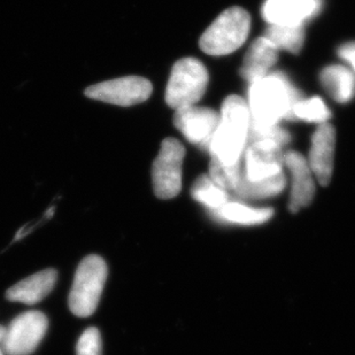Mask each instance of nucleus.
<instances>
[{"instance_id":"obj_1","label":"nucleus","mask_w":355,"mask_h":355,"mask_svg":"<svg viewBox=\"0 0 355 355\" xmlns=\"http://www.w3.org/2000/svg\"><path fill=\"white\" fill-rule=\"evenodd\" d=\"M248 99L251 121L260 125H277L281 119H292V107L299 101L298 92L282 74L252 83Z\"/></svg>"},{"instance_id":"obj_2","label":"nucleus","mask_w":355,"mask_h":355,"mask_svg":"<svg viewBox=\"0 0 355 355\" xmlns=\"http://www.w3.org/2000/svg\"><path fill=\"white\" fill-rule=\"evenodd\" d=\"M221 120L209 145V152L223 164H235L243 158L248 144L250 110L243 98L230 96L222 105Z\"/></svg>"},{"instance_id":"obj_3","label":"nucleus","mask_w":355,"mask_h":355,"mask_svg":"<svg viewBox=\"0 0 355 355\" xmlns=\"http://www.w3.org/2000/svg\"><path fill=\"white\" fill-rule=\"evenodd\" d=\"M107 276V265L99 255H87L80 261L68 299L74 315L87 318L96 312Z\"/></svg>"},{"instance_id":"obj_4","label":"nucleus","mask_w":355,"mask_h":355,"mask_svg":"<svg viewBox=\"0 0 355 355\" xmlns=\"http://www.w3.org/2000/svg\"><path fill=\"white\" fill-rule=\"evenodd\" d=\"M251 28V17L241 7L220 14L201 36L200 49L209 55H227L245 43Z\"/></svg>"},{"instance_id":"obj_5","label":"nucleus","mask_w":355,"mask_h":355,"mask_svg":"<svg viewBox=\"0 0 355 355\" xmlns=\"http://www.w3.org/2000/svg\"><path fill=\"white\" fill-rule=\"evenodd\" d=\"M208 71L195 58L178 60L171 69L166 89V103L173 110L190 107L200 101L207 90Z\"/></svg>"},{"instance_id":"obj_6","label":"nucleus","mask_w":355,"mask_h":355,"mask_svg":"<svg viewBox=\"0 0 355 355\" xmlns=\"http://www.w3.org/2000/svg\"><path fill=\"white\" fill-rule=\"evenodd\" d=\"M185 148L175 138H166L160 152L153 162L152 180L157 197L171 199L180 193L182 188V171Z\"/></svg>"},{"instance_id":"obj_7","label":"nucleus","mask_w":355,"mask_h":355,"mask_svg":"<svg viewBox=\"0 0 355 355\" xmlns=\"http://www.w3.org/2000/svg\"><path fill=\"white\" fill-rule=\"evenodd\" d=\"M49 328L46 315L38 311L24 313L6 328L0 349L6 355H31L43 340Z\"/></svg>"},{"instance_id":"obj_8","label":"nucleus","mask_w":355,"mask_h":355,"mask_svg":"<svg viewBox=\"0 0 355 355\" xmlns=\"http://www.w3.org/2000/svg\"><path fill=\"white\" fill-rule=\"evenodd\" d=\"M152 91L151 82L146 78L125 76L91 85L85 89L84 94L94 101L128 107L148 101Z\"/></svg>"},{"instance_id":"obj_9","label":"nucleus","mask_w":355,"mask_h":355,"mask_svg":"<svg viewBox=\"0 0 355 355\" xmlns=\"http://www.w3.org/2000/svg\"><path fill=\"white\" fill-rule=\"evenodd\" d=\"M221 116L211 108H181L175 112L174 124L190 143L209 148L211 139L218 130Z\"/></svg>"},{"instance_id":"obj_10","label":"nucleus","mask_w":355,"mask_h":355,"mask_svg":"<svg viewBox=\"0 0 355 355\" xmlns=\"http://www.w3.org/2000/svg\"><path fill=\"white\" fill-rule=\"evenodd\" d=\"M245 148L244 175L248 181H261L283 173L284 155L279 145L269 141L248 143Z\"/></svg>"},{"instance_id":"obj_11","label":"nucleus","mask_w":355,"mask_h":355,"mask_svg":"<svg viewBox=\"0 0 355 355\" xmlns=\"http://www.w3.org/2000/svg\"><path fill=\"white\" fill-rule=\"evenodd\" d=\"M284 164L291 171L292 190L288 201V211L297 213L312 204L315 196V183L309 162L298 152L290 151L284 155Z\"/></svg>"},{"instance_id":"obj_12","label":"nucleus","mask_w":355,"mask_h":355,"mask_svg":"<svg viewBox=\"0 0 355 355\" xmlns=\"http://www.w3.org/2000/svg\"><path fill=\"white\" fill-rule=\"evenodd\" d=\"M335 145L336 130L334 125L329 123L320 124L313 135L309 164L322 187H327L331 181Z\"/></svg>"},{"instance_id":"obj_13","label":"nucleus","mask_w":355,"mask_h":355,"mask_svg":"<svg viewBox=\"0 0 355 355\" xmlns=\"http://www.w3.org/2000/svg\"><path fill=\"white\" fill-rule=\"evenodd\" d=\"M321 0H267L262 14L275 26H299L318 13Z\"/></svg>"},{"instance_id":"obj_14","label":"nucleus","mask_w":355,"mask_h":355,"mask_svg":"<svg viewBox=\"0 0 355 355\" xmlns=\"http://www.w3.org/2000/svg\"><path fill=\"white\" fill-rule=\"evenodd\" d=\"M277 60V49L262 36L255 40L248 49L239 73L241 78L251 84L254 83L266 78Z\"/></svg>"},{"instance_id":"obj_15","label":"nucleus","mask_w":355,"mask_h":355,"mask_svg":"<svg viewBox=\"0 0 355 355\" xmlns=\"http://www.w3.org/2000/svg\"><path fill=\"white\" fill-rule=\"evenodd\" d=\"M58 272L54 269H45L34 275L24 278L6 292L10 302H22L26 305H35L42 302L57 283Z\"/></svg>"},{"instance_id":"obj_16","label":"nucleus","mask_w":355,"mask_h":355,"mask_svg":"<svg viewBox=\"0 0 355 355\" xmlns=\"http://www.w3.org/2000/svg\"><path fill=\"white\" fill-rule=\"evenodd\" d=\"M322 87L334 101L347 103L355 96L354 73L339 64L324 68L320 75Z\"/></svg>"},{"instance_id":"obj_17","label":"nucleus","mask_w":355,"mask_h":355,"mask_svg":"<svg viewBox=\"0 0 355 355\" xmlns=\"http://www.w3.org/2000/svg\"><path fill=\"white\" fill-rule=\"evenodd\" d=\"M215 218L222 221L241 225H262L268 221L274 215L272 208H253L241 202L229 201L227 204L213 213Z\"/></svg>"},{"instance_id":"obj_18","label":"nucleus","mask_w":355,"mask_h":355,"mask_svg":"<svg viewBox=\"0 0 355 355\" xmlns=\"http://www.w3.org/2000/svg\"><path fill=\"white\" fill-rule=\"evenodd\" d=\"M285 185H286V178L284 173L275 175L272 178H265L261 181L254 182L248 181L244 175L234 191V195L241 199L260 200V199L274 197L281 193L284 190Z\"/></svg>"},{"instance_id":"obj_19","label":"nucleus","mask_w":355,"mask_h":355,"mask_svg":"<svg viewBox=\"0 0 355 355\" xmlns=\"http://www.w3.org/2000/svg\"><path fill=\"white\" fill-rule=\"evenodd\" d=\"M263 37L270 42L277 50H285L292 53H299L305 42L304 24L299 26H275L266 31Z\"/></svg>"},{"instance_id":"obj_20","label":"nucleus","mask_w":355,"mask_h":355,"mask_svg":"<svg viewBox=\"0 0 355 355\" xmlns=\"http://www.w3.org/2000/svg\"><path fill=\"white\" fill-rule=\"evenodd\" d=\"M191 195L198 202L206 206L213 213L221 209L230 201L228 192L215 184L207 175H202L197 178L192 187Z\"/></svg>"},{"instance_id":"obj_21","label":"nucleus","mask_w":355,"mask_h":355,"mask_svg":"<svg viewBox=\"0 0 355 355\" xmlns=\"http://www.w3.org/2000/svg\"><path fill=\"white\" fill-rule=\"evenodd\" d=\"M243 176H244L243 158L235 164H227L211 155L209 178L215 184L218 185L225 191L234 193Z\"/></svg>"},{"instance_id":"obj_22","label":"nucleus","mask_w":355,"mask_h":355,"mask_svg":"<svg viewBox=\"0 0 355 355\" xmlns=\"http://www.w3.org/2000/svg\"><path fill=\"white\" fill-rule=\"evenodd\" d=\"M291 113L292 118L320 124L328 123V120L331 116L324 101L318 97L297 101L292 107Z\"/></svg>"},{"instance_id":"obj_23","label":"nucleus","mask_w":355,"mask_h":355,"mask_svg":"<svg viewBox=\"0 0 355 355\" xmlns=\"http://www.w3.org/2000/svg\"><path fill=\"white\" fill-rule=\"evenodd\" d=\"M291 137L288 131L277 125H260L250 120L248 128V144L255 141H269L283 148L288 144Z\"/></svg>"},{"instance_id":"obj_24","label":"nucleus","mask_w":355,"mask_h":355,"mask_svg":"<svg viewBox=\"0 0 355 355\" xmlns=\"http://www.w3.org/2000/svg\"><path fill=\"white\" fill-rule=\"evenodd\" d=\"M78 355H103L101 331L97 328H87L80 335L76 345Z\"/></svg>"},{"instance_id":"obj_25","label":"nucleus","mask_w":355,"mask_h":355,"mask_svg":"<svg viewBox=\"0 0 355 355\" xmlns=\"http://www.w3.org/2000/svg\"><path fill=\"white\" fill-rule=\"evenodd\" d=\"M338 54L343 60H345L352 66L355 73V42L344 44L343 46L339 47Z\"/></svg>"},{"instance_id":"obj_26","label":"nucleus","mask_w":355,"mask_h":355,"mask_svg":"<svg viewBox=\"0 0 355 355\" xmlns=\"http://www.w3.org/2000/svg\"><path fill=\"white\" fill-rule=\"evenodd\" d=\"M5 332H6V328H3L0 325V344L3 342V336H5Z\"/></svg>"},{"instance_id":"obj_27","label":"nucleus","mask_w":355,"mask_h":355,"mask_svg":"<svg viewBox=\"0 0 355 355\" xmlns=\"http://www.w3.org/2000/svg\"><path fill=\"white\" fill-rule=\"evenodd\" d=\"M0 355H5V354H3V351H1V349H0Z\"/></svg>"}]
</instances>
